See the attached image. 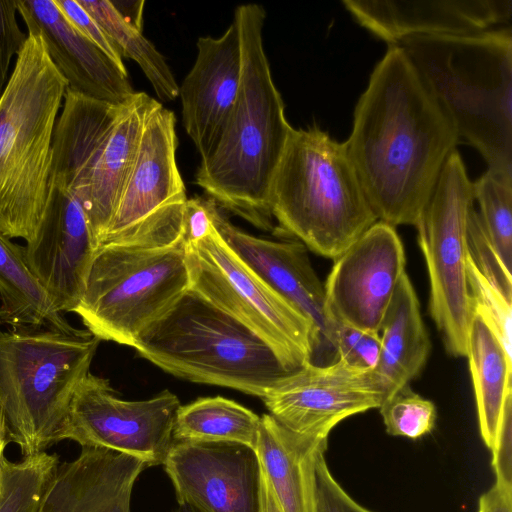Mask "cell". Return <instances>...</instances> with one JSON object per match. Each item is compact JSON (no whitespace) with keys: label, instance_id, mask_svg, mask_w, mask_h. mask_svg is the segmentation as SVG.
Segmentation results:
<instances>
[{"label":"cell","instance_id":"6da1fadb","mask_svg":"<svg viewBox=\"0 0 512 512\" xmlns=\"http://www.w3.org/2000/svg\"><path fill=\"white\" fill-rule=\"evenodd\" d=\"M458 140L409 57L388 45L358 99L345 142L378 221L417 224Z\"/></svg>","mask_w":512,"mask_h":512},{"label":"cell","instance_id":"7a4b0ae2","mask_svg":"<svg viewBox=\"0 0 512 512\" xmlns=\"http://www.w3.org/2000/svg\"><path fill=\"white\" fill-rule=\"evenodd\" d=\"M265 17L258 4L235 9L242 51L239 92L220 140L201 161L195 182L218 206L257 228L273 230L270 185L292 127L263 46Z\"/></svg>","mask_w":512,"mask_h":512},{"label":"cell","instance_id":"3957f363","mask_svg":"<svg viewBox=\"0 0 512 512\" xmlns=\"http://www.w3.org/2000/svg\"><path fill=\"white\" fill-rule=\"evenodd\" d=\"M398 45L488 169L512 173V33L415 35Z\"/></svg>","mask_w":512,"mask_h":512},{"label":"cell","instance_id":"277c9868","mask_svg":"<svg viewBox=\"0 0 512 512\" xmlns=\"http://www.w3.org/2000/svg\"><path fill=\"white\" fill-rule=\"evenodd\" d=\"M27 34L0 96V232L26 242L45 211L53 135L67 89L42 37Z\"/></svg>","mask_w":512,"mask_h":512},{"label":"cell","instance_id":"5b68a950","mask_svg":"<svg viewBox=\"0 0 512 512\" xmlns=\"http://www.w3.org/2000/svg\"><path fill=\"white\" fill-rule=\"evenodd\" d=\"M278 230L336 259L378 221L344 143L318 126L292 128L272 178Z\"/></svg>","mask_w":512,"mask_h":512},{"label":"cell","instance_id":"8992f818","mask_svg":"<svg viewBox=\"0 0 512 512\" xmlns=\"http://www.w3.org/2000/svg\"><path fill=\"white\" fill-rule=\"evenodd\" d=\"M133 348L175 377L261 399L294 372L260 336L191 288Z\"/></svg>","mask_w":512,"mask_h":512},{"label":"cell","instance_id":"52a82bcc","mask_svg":"<svg viewBox=\"0 0 512 512\" xmlns=\"http://www.w3.org/2000/svg\"><path fill=\"white\" fill-rule=\"evenodd\" d=\"M101 340L88 330L0 331V408L22 456L63 441L71 403Z\"/></svg>","mask_w":512,"mask_h":512},{"label":"cell","instance_id":"ba28073f","mask_svg":"<svg viewBox=\"0 0 512 512\" xmlns=\"http://www.w3.org/2000/svg\"><path fill=\"white\" fill-rule=\"evenodd\" d=\"M190 285L183 239L155 248L104 244L74 313L99 340L133 347Z\"/></svg>","mask_w":512,"mask_h":512},{"label":"cell","instance_id":"9c48e42d","mask_svg":"<svg viewBox=\"0 0 512 512\" xmlns=\"http://www.w3.org/2000/svg\"><path fill=\"white\" fill-rule=\"evenodd\" d=\"M186 250L191 289L260 336L289 370L313 361L314 324L250 269L215 227Z\"/></svg>","mask_w":512,"mask_h":512},{"label":"cell","instance_id":"30bf717a","mask_svg":"<svg viewBox=\"0 0 512 512\" xmlns=\"http://www.w3.org/2000/svg\"><path fill=\"white\" fill-rule=\"evenodd\" d=\"M474 201L473 182L455 150L415 225L430 284L429 312L447 352L456 357L466 356L473 316L466 263L467 219Z\"/></svg>","mask_w":512,"mask_h":512},{"label":"cell","instance_id":"8fae6325","mask_svg":"<svg viewBox=\"0 0 512 512\" xmlns=\"http://www.w3.org/2000/svg\"><path fill=\"white\" fill-rule=\"evenodd\" d=\"M81 177L75 157L52 151L45 211L24 246L26 265L60 313L77 308L97 252L78 195Z\"/></svg>","mask_w":512,"mask_h":512},{"label":"cell","instance_id":"7c38bea8","mask_svg":"<svg viewBox=\"0 0 512 512\" xmlns=\"http://www.w3.org/2000/svg\"><path fill=\"white\" fill-rule=\"evenodd\" d=\"M180 406L169 390L146 400H123L109 380L89 372L74 394L63 440L127 454L149 467L161 465Z\"/></svg>","mask_w":512,"mask_h":512},{"label":"cell","instance_id":"4fadbf2b","mask_svg":"<svg viewBox=\"0 0 512 512\" xmlns=\"http://www.w3.org/2000/svg\"><path fill=\"white\" fill-rule=\"evenodd\" d=\"M262 400L268 414L285 428L307 437L328 439L342 420L380 408L384 395L373 370L336 359L325 365L306 364Z\"/></svg>","mask_w":512,"mask_h":512},{"label":"cell","instance_id":"5bb4252c","mask_svg":"<svg viewBox=\"0 0 512 512\" xmlns=\"http://www.w3.org/2000/svg\"><path fill=\"white\" fill-rule=\"evenodd\" d=\"M405 264L404 247L395 227L375 222L334 259L324 284L329 316L336 322L379 333Z\"/></svg>","mask_w":512,"mask_h":512},{"label":"cell","instance_id":"9a60e30c","mask_svg":"<svg viewBox=\"0 0 512 512\" xmlns=\"http://www.w3.org/2000/svg\"><path fill=\"white\" fill-rule=\"evenodd\" d=\"M162 465L179 504L200 512H262V471L249 446L173 440Z\"/></svg>","mask_w":512,"mask_h":512},{"label":"cell","instance_id":"2e32d148","mask_svg":"<svg viewBox=\"0 0 512 512\" xmlns=\"http://www.w3.org/2000/svg\"><path fill=\"white\" fill-rule=\"evenodd\" d=\"M206 205L212 223L226 244L261 279L292 303L314 324L317 352L334 350L338 322L327 312L324 284L310 262L307 247L298 240H270L251 235L232 224L211 198Z\"/></svg>","mask_w":512,"mask_h":512},{"label":"cell","instance_id":"e0dca14e","mask_svg":"<svg viewBox=\"0 0 512 512\" xmlns=\"http://www.w3.org/2000/svg\"><path fill=\"white\" fill-rule=\"evenodd\" d=\"M175 124L174 113L162 104L148 117L102 243L145 221L184 212L188 198L176 163Z\"/></svg>","mask_w":512,"mask_h":512},{"label":"cell","instance_id":"ac0fdd59","mask_svg":"<svg viewBox=\"0 0 512 512\" xmlns=\"http://www.w3.org/2000/svg\"><path fill=\"white\" fill-rule=\"evenodd\" d=\"M16 5L28 33L42 37L67 91L113 105L125 104L136 93L125 66L78 32L54 0H16Z\"/></svg>","mask_w":512,"mask_h":512},{"label":"cell","instance_id":"d6986e66","mask_svg":"<svg viewBox=\"0 0 512 512\" xmlns=\"http://www.w3.org/2000/svg\"><path fill=\"white\" fill-rule=\"evenodd\" d=\"M242 75L241 40L233 19L220 37H200L193 67L179 86L182 123L201 161L217 146Z\"/></svg>","mask_w":512,"mask_h":512},{"label":"cell","instance_id":"ffe728a7","mask_svg":"<svg viewBox=\"0 0 512 512\" xmlns=\"http://www.w3.org/2000/svg\"><path fill=\"white\" fill-rule=\"evenodd\" d=\"M366 29L389 45L415 35H468L512 16L511 0H343Z\"/></svg>","mask_w":512,"mask_h":512},{"label":"cell","instance_id":"44dd1931","mask_svg":"<svg viewBox=\"0 0 512 512\" xmlns=\"http://www.w3.org/2000/svg\"><path fill=\"white\" fill-rule=\"evenodd\" d=\"M160 104L144 92H136L124 104L79 189V198L97 250L132 170L145 123Z\"/></svg>","mask_w":512,"mask_h":512},{"label":"cell","instance_id":"7402d4cb","mask_svg":"<svg viewBox=\"0 0 512 512\" xmlns=\"http://www.w3.org/2000/svg\"><path fill=\"white\" fill-rule=\"evenodd\" d=\"M144 461L98 447L59 464L40 512H131L134 484L148 468Z\"/></svg>","mask_w":512,"mask_h":512},{"label":"cell","instance_id":"603a6c76","mask_svg":"<svg viewBox=\"0 0 512 512\" xmlns=\"http://www.w3.org/2000/svg\"><path fill=\"white\" fill-rule=\"evenodd\" d=\"M327 439L297 434L261 416L256 453L282 512H315V467Z\"/></svg>","mask_w":512,"mask_h":512},{"label":"cell","instance_id":"cb8c5ba5","mask_svg":"<svg viewBox=\"0 0 512 512\" xmlns=\"http://www.w3.org/2000/svg\"><path fill=\"white\" fill-rule=\"evenodd\" d=\"M380 331L381 349L373 373L386 401L421 372L431 349L419 300L406 272L395 289Z\"/></svg>","mask_w":512,"mask_h":512},{"label":"cell","instance_id":"d4e9b609","mask_svg":"<svg viewBox=\"0 0 512 512\" xmlns=\"http://www.w3.org/2000/svg\"><path fill=\"white\" fill-rule=\"evenodd\" d=\"M480 434L491 450L507 398L512 394L510 357L484 320L476 313L467 338Z\"/></svg>","mask_w":512,"mask_h":512},{"label":"cell","instance_id":"484cf974","mask_svg":"<svg viewBox=\"0 0 512 512\" xmlns=\"http://www.w3.org/2000/svg\"><path fill=\"white\" fill-rule=\"evenodd\" d=\"M0 322L11 329L47 327L75 333L25 262L24 246L0 232Z\"/></svg>","mask_w":512,"mask_h":512},{"label":"cell","instance_id":"4316f807","mask_svg":"<svg viewBox=\"0 0 512 512\" xmlns=\"http://www.w3.org/2000/svg\"><path fill=\"white\" fill-rule=\"evenodd\" d=\"M261 417L241 404L204 397L181 405L172 436L175 441L232 442L256 449Z\"/></svg>","mask_w":512,"mask_h":512},{"label":"cell","instance_id":"83f0119b","mask_svg":"<svg viewBox=\"0 0 512 512\" xmlns=\"http://www.w3.org/2000/svg\"><path fill=\"white\" fill-rule=\"evenodd\" d=\"M91 15L122 58L134 60L151 83L161 102L178 97L179 85L164 56L139 31L130 26L116 11L110 0H77Z\"/></svg>","mask_w":512,"mask_h":512},{"label":"cell","instance_id":"f1b7e54d","mask_svg":"<svg viewBox=\"0 0 512 512\" xmlns=\"http://www.w3.org/2000/svg\"><path fill=\"white\" fill-rule=\"evenodd\" d=\"M60 460L47 451L11 461L4 457L0 475V512H40L54 483Z\"/></svg>","mask_w":512,"mask_h":512},{"label":"cell","instance_id":"f546056e","mask_svg":"<svg viewBox=\"0 0 512 512\" xmlns=\"http://www.w3.org/2000/svg\"><path fill=\"white\" fill-rule=\"evenodd\" d=\"M483 227L505 267L512 262V173L487 169L473 182Z\"/></svg>","mask_w":512,"mask_h":512},{"label":"cell","instance_id":"4dcf8cb0","mask_svg":"<svg viewBox=\"0 0 512 512\" xmlns=\"http://www.w3.org/2000/svg\"><path fill=\"white\" fill-rule=\"evenodd\" d=\"M386 432L392 436L418 439L430 433L436 422L434 403L404 386L380 406Z\"/></svg>","mask_w":512,"mask_h":512},{"label":"cell","instance_id":"1f68e13d","mask_svg":"<svg viewBox=\"0 0 512 512\" xmlns=\"http://www.w3.org/2000/svg\"><path fill=\"white\" fill-rule=\"evenodd\" d=\"M468 290L473 313L478 314L512 357V306L479 272L468 256Z\"/></svg>","mask_w":512,"mask_h":512},{"label":"cell","instance_id":"d6a6232c","mask_svg":"<svg viewBox=\"0 0 512 512\" xmlns=\"http://www.w3.org/2000/svg\"><path fill=\"white\" fill-rule=\"evenodd\" d=\"M467 246L469 257L479 272L508 302L512 303L511 271L501 261L474 206L467 219Z\"/></svg>","mask_w":512,"mask_h":512},{"label":"cell","instance_id":"836d02e7","mask_svg":"<svg viewBox=\"0 0 512 512\" xmlns=\"http://www.w3.org/2000/svg\"><path fill=\"white\" fill-rule=\"evenodd\" d=\"M334 349L337 359L346 364L360 369L374 370L379 360L381 338L379 333L338 322Z\"/></svg>","mask_w":512,"mask_h":512},{"label":"cell","instance_id":"e575fe53","mask_svg":"<svg viewBox=\"0 0 512 512\" xmlns=\"http://www.w3.org/2000/svg\"><path fill=\"white\" fill-rule=\"evenodd\" d=\"M324 453L319 454L315 467V512H371L352 499L334 479Z\"/></svg>","mask_w":512,"mask_h":512},{"label":"cell","instance_id":"d590c367","mask_svg":"<svg viewBox=\"0 0 512 512\" xmlns=\"http://www.w3.org/2000/svg\"><path fill=\"white\" fill-rule=\"evenodd\" d=\"M16 0H0V96L10 78L13 57H18L27 35L17 21Z\"/></svg>","mask_w":512,"mask_h":512},{"label":"cell","instance_id":"8d00e7d4","mask_svg":"<svg viewBox=\"0 0 512 512\" xmlns=\"http://www.w3.org/2000/svg\"><path fill=\"white\" fill-rule=\"evenodd\" d=\"M491 451L495 484L512 491V394L506 400Z\"/></svg>","mask_w":512,"mask_h":512},{"label":"cell","instance_id":"74e56055","mask_svg":"<svg viewBox=\"0 0 512 512\" xmlns=\"http://www.w3.org/2000/svg\"><path fill=\"white\" fill-rule=\"evenodd\" d=\"M62 14L69 23L83 36L92 41L103 50L116 63L124 66L123 58L112 41L91 17V15L78 3L77 0H54Z\"/></svg>","mask_w":512,"mask_h":512},{"label":"cell","instance_id":"f35d334b","mask_svg":"<svg viewBox=\"0 0 512 512\" xmlns=\"http://www.w3.org/2000/svg\"><path fill=\"white\" fill-rule=\"evenodd\" d=\"M214 230L206 199H187L183 214V240L186 245L196 243Z\"/></svg>","mask_w":512,"mask_h":512},{"label":"cell","instance_id":"ab89813d","mask_svg":"<svg viewBox=\"0 0 512 512\" xmlns=\"http://www.w3.org/2000/svg\"><path fill=\"white\" fill-rule=\"evenodd\" d=\"M478 512H512V491L494 484L480 497Z\"/></svg>","mask_w":512,"mask_h":512},{"label":"cell","instance_id":"60d3db41","mask_svg":"<svg viewBox=\"0 0 512 512\" xmlns=\"http://www.w3.org/2000/svg\"><path fill=\"white\" fill-rule=\"evenodd\" d=\"M116 11L133 28L142 31L144 1H111Z\"/></svg>","mask_w":512,"mask_h":512},{"label":"cell","instance_id":"b9f144b4","mask_svg":"<svg viewBox=\"0 0 512 512\" xmlns=\"http://www.w3.org/2000/svg\"><path fill=\"white\" fill-rule=\"evenodd\" d=\"M262 471V470H261ZM262 512H282L274 493L262 473Z\"/></svg>","mask_w":512,"mask_h":512},{"label":"cell","instance_id":"7bdbcfd3","mask_svg":"<svg viewBox=\"0 0 512 512\" xmlns=\"http://www.w3.org/2000/svg\"><path fill=\"white\" fill-rule=\"evenodd\" d=\"M10 443V440L8 438L7 428L5 424V419L2 413V410L0 408V475H1V465L2 461L5 457L4 452L6 449V446Z\"/></svg>","mask_w":512,"mask_h":512},{"label":"cell","instance_id":"ee69618b","mask_svg":"<svg viewBox=\"0 0 512 512\" xmlns=\"http://www.w3.org/2000/svg\"><path fill=\"white\" fill-rule=\"evenodd\" d=\"M172 512H200V511L190 505H187V504H178L177 508H175Z\"/></svg>","mask_w":512,"mask_h":512}]
</instances>
